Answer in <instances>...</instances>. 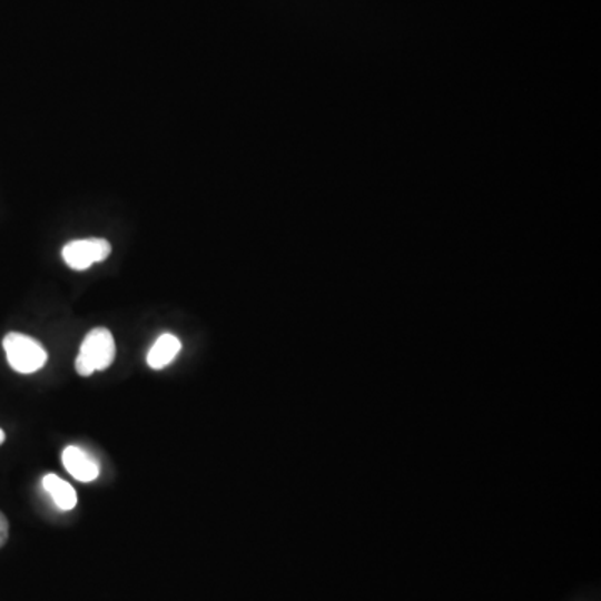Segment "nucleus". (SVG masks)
<instances>
[{
    "label": "nucleus",
    "mask_w": 601,
    "mask_h": 601,
    "mask_svg": "<svg viewBox=\"0 0 601 601\" xmlns=\"http://www.w3.org/2000/svg\"><path fill=\"white\" fill-rule=\"evenodd\" d=\"M9 540V521H7L6 514L0 511V548Z\"/></svg>",
    "instance_id": "obj_7"
},
{
    "label": "nucleus",
    "mask_w": 601,
    "mask_h": 601,
    "mask_svg": "<svg viewBox=\"0 0 601 601\" xmlns=\"http://www.w3.org/2000/svg\"><path fill=\"white\" fill-rule=\"evenodd\" d=\"M109 240L102 237H90V239L70 240L63 246L62 259L70 269L86 270L92 264L102 263L110 256Z\"/></svg>",
    "instance_id": "obj_3"
},
{
    "label": "nucleus",
    "mask_w": 601,
    "mask_h": 601,
    "mask_svg": "<svg viewBox=\"0 0 601 601\" xmlns=\"http://www.w3.org/2000/svg\"><path fill=\"white\" fill-rule=\"evenodd\" d=\"M42 486L60 510L69 511L76 508V490L67 481H63L62 477L57 476V474H46L42 480Z\"/></svg>",
    "instance_id": "obj_6"
},
{
    "label": "nucleus",
    "mask_w": 601,
    "mask_h": 601,
    "mask_svg": "<svg viewBox=\"0 0 601 601\" xmlns=\"http://www.w3.org/2000/svg\"><path fill=\"white\" fill-rule=\"evenodd\" d=\"M62 463L67 473L76 477L77 481H82V483H90V481L99 477V464L80 447L67 446L62 453Z\"/></svg>",
    "instance_id": "obj_4"
},
{
    "label": "nucleus",
    "mask_w": 601,
    "mask_h": 601,
    "mask_svg": "<svg viewBox=\"0 0 601 601\" xmlns=\"http://www.w3.org/2000/svg\"><path fill=\"white\" fill-rule=\"evenodd\" d=\"M116 357V341L106 327L89 331L80 344L79 356L76 359V371L80 376H90L96 371H104L114 363Z\"/></svg>",
    "instance_id": "obj_1"
},
{
    "label": "nucleus",
    "mask_w": 601,
    "mask_h": 601,
    "mask_svg": "<svg viewBox=\"0 0 601 601\" xmlns=\"http://www.w3.org/2000/svg\"><path fill=\"white\" fill-rule=\"evenodd\" d=\"M179 353V337L169 333L162 334V336L157 337L156 343L152 344L149 353H147V364L152 370H164V367L169 366L176 359Z\"/></svg>",
    "instance_id": "obj_5"
},
{
    "label": "nucleus",
    "mask_w": 601,
    "mask_h": 601,
    "mask_svg": "<svg viewBox=\"0 0 601 601\" xmlns=\"http://www.w3.org/2000/svg\"><path fill=\"white\" fill-rule=\"evenodd\" d=\"M7 363L20 374H32L47 363V351L39 341L22 333H9L2 341Z\"/></svg>",
    "instance_id": "obj_2"
},
{
    "label": "nucleus",
    "mask_w": 601,
    "mask_h": 601,
    "mask_svg": "<svg viewBox=\"0 0 601 601\" xmlns=\"http://www.w3.org/2000/svg\"><path fill=\"white\" fill-rule=\"evenodd\" d=\"M3 441H6V433H3L2 430H0V444H3Z\"/></svg>",
    "instance_id": "obj_8"
}]
</instances>
